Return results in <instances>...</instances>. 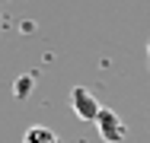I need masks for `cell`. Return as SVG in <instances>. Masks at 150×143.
Masks as SVG:
<instances>
[{"label": "cell", "instance_id": "cell-1", "mask_svg": "<svg viewBox=\"0 0 150 143\" xmlns=\"http://www.w3.org/2000/svg\"><path fill=\"white\" fill-rule=\"evenodd\" d=\"M70 108H74V114H77L80 121H96V114L102 111L99 99L93 95L86 86H74V89H70Z\"/></svg>", "mask_w": 150, "mask_h": 143}, {"label": "cell", "instance_id": "cell-5", "mask_svg": "<svg viewBox=\"0 0 150 143\" xmlns=\"http://www.w3.org/2000/svg\"><path fill=\"white\" fill-rule=\"evenodd\" d=\"M147 57H150V45H147Z\"/></svg>", "mask_w": 150, "mask_h": 143}, {"label": "cell", "instance_id": "cell-3", "mask_svg": "<svg viewBox=\"0 0 150 143\" xmlns=\"http://www.w3.org/2000/svg\"><path fill=\"white\" fill-rule=\"evenodd\" d=\"M23 143H61L51 127H29L23 134Z\"/></svg>", "mask_w": 150, "mask_h": 143}, {"label": "cell", "instance_id": "cell-4", "mask_svg": "<svg viewBox=\"0 0 150 143\" xmlns=\"http://www.w3.org/2000/svg\"><path fill=\"white\" fill-rule=\"evenodd\" d=\"M32 86H35V80H32V76H19V80H16V86H13V92H16L19 99H26V95L32 92Z\"/></svg>", "mask_w": 150, "mask_h": 143}, {"label": "cell", "instance_id": "cell-2", "mask_svg": "<svg viewBox=\"0 0 150 143\" xmlns=\"http://www.w3.org/2000/svg\"><path fill=\"white\" fill-rule=\"evenodd\" d=\"M93 124H96L99 137H102L105 143H121L125 137H128V127L121 124V118L112 111V108H102V111L96 114V121H93Z\"/></svg>", "mask_w": 150, "mask_h": 143}]
</instances>
